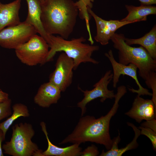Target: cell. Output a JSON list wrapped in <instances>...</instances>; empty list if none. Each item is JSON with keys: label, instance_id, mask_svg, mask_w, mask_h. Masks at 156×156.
<instances>
[{"label": "cell", "instance_id": "cell-1", "mask_svg": "<svg viewBox=\"0 0 156 156\" xmlns=\"http://www.w3.org/2000/svg\"><path fill=\"white\" fill-rule=\"evenodd\" d=\"M124 95L122 91H117L112 108L104 116L97 118L90 115L81 116L73 131L59 144L70 143L80 145L89 142L102 145L107 150L110 149L113 141L109 132L110 121L116 113L119 101Z\"/></svg>", "mask_w": 156, "mask_h": 156}, {"label": "cell", "instance_id": "cell-2", "mask_svg": "<svg viewBox=\"0 0 156 156\" xmlns=\"http://www.w3.org/2000/svg\"><path fill=\"white\" fill-rule=\"evenodd\" d=\"M41 5V20L47 34H58L67 40L79 14L75 2L72 0H45Z\"/></svg>", "mask_w": 156, "mask_h": 156}, {"label": "cell", "instance_id": "cell-3", "mask_svg": "<svg viewBox=\"0 0 156 156\" xmlns=\"http://www.w3.org/2000/svg\"><path fill=\"white\" fill-rule=\"evenodd\" d=\"M86 41V39L83 36L67 40L60 36L49 35L47 43L50 49L46 63L52 61L57 52L62 51L73 60L74 70L76 69L82 63L98 64L99 62L92 58V56L94 52L99 49V47L84 43Z\"/></svg>", "mask_w": 156, "mask_h": 156}, {"label": "cell", "instance_id": "cell-4", "mask_svg": "<svg viewBox=\"0 0 156 156\" xmlns=\"http://www.w3.org/2000/svg\"><path fill=\"white\" fill-rule=\"evenodd\" d=\"M125 38L123 34L115 33L110 39L113 47L118 51V62L125 65L135 64L138 69L140 76L145 81L148 80L156 71V60L142 47H132L127 44Z\"/></svg>", "mask_w": 156, "mask_h": 156}, {"label": "cell", "instance_id": "cell-5", "mask_svg": "<svg viewBox=\"0 0 156 156\" xmlns=\"http://www.w3.org/2000/svg\"><path fill=\"white\" fill-rule=\"evenodd\" d=\"M12 130L10 141L2 146L4 153L12 156H36L40 150L31 140L35 134L32 125L21 122L14 126Z\"/></svg>", "mask_w": 156, "mask_h": 156}, {"label": "cell", "instance_id": "cell-6", "mask_svg": "<svg viewBox=\"0 0 156 156\" xmlns=\"http://www.w3.org/2000/svg\"><path fill=\"white\" fill-rule=\"evenodd\" d=\"M49 48L45 40L36 34L15 50L16 55L21 62L33 66L46 63Z\"/></svg>", "mask_w": 156, "mask_h": 156}, {"label": "cell", "instance_id": "cell-7", "mask_svg": "<svg viewBox=\"0 0 156 156\" xmlns=\"http://www.w3.org/2000/svg\"><path fill=\"white\" fill-rule=\"evenodd\" d=\"M37 33L34 27L25 20L16 25L4 28L0 31V46L6 49H15Z\"/></svg>", "mask_w": 156, "mask_h": 156}, {"label": "cell", "instance_id": "cell-8", "mask_svg": "<svg viewBox=\"0 0 156 156\" xmlns=\"http://www.w3.org/2000/svg\"><path fill=\"white\" fill-rule=\"evenodd\" d=\"M113 73L111 70L107 71L100 80L93 85L94 88L90 90H84L78 87L83 93L84 97L78 102L77 106L81 110V116H83L86 111V105L92 101L98 98H101L100 101L104 102L107 99L114 98L115 94L113 90H110L108 86L112 80Z\"/></svg>", "mask_w": 156, "mask_h": 156}, {"label": "cell", "instance_id": "cell-9", "mask_svg": "<svg viewBox=\"0 0 156 156\" xmlns=\"http://www.w3.org/2000/svg\"><path fill=\"white\" fill-rule=\"evenodd\" d=\"M55 66V70L49 76V81L64 92L72 83L74 62L72 58L63 52L59 56Z\"/></svg>", "mask_w": 156, "mask_h": 156}, {"label": "cell", "instance_id": "cell-10", "mask_svg": "<svg viewBox=\"0 0 156 156\" xmlns=\"http://www.w3.org/2000/svg\"><path fill=\"white\" fill-rule=\"evenodd\" d=\"M105 56L109 61L113 70V86L114 88L116 87L119 81L120 77L121 75H126L133 78L135 81L138 86L137 90L128 88L129 90L133 93L138 94V95L152 96V93L149 92L148 90L143 87L140 83L137 75V66L134 64L130 63L127 65H125L119 63L115 60L113 52L110 49L107 53H105Z\"/></svg>", "mask_w": 156, "mask_h": 156}, {"label": "cell", "instance_id": "cell-11", "mask_svg": "<svg viewBox=\"0 0 156 156\" xmlns=\"http://www.w3.org/2000/svg\"><path fill=\"white\" fill-rule=\"evenodd\" d=\"M89 14L94 18L96 27V33L94 37L95 41L103 45L107 44L111 37L119 28L136 21H121L110 20L107 21L98 16L92 9L88 8Z\"/></svg>", "mask_w": 156, "mask_h": 156}, {"label": "cell", "instance_id": "cell-12", "mask_svg": "<svg viewBox=\"0 0 156 156\" xmlns=\"http://www.w3.org/2000/svg\"><path fill=\"white\" fill-rule=\"evenodd\" d=\"M156 106L151 99H145L137 95L131 108L125 114L140 123L143 120L156 118Z\"/></svg>", "mask_w": 156, "mask_h": 156}, {"label": "cell", "instance_id": "cell-13", "mask_svg": "<svg viewBox=\"0 0 156 156\" xmlns=\"http://www.w3.org/2000/svg\"><path fill=\"white\" fill-rule=\"evenodd\" d=\"M61 91L51 82L41 85L34 97V103L40 107L48 108L57 103L61 96Z\"/></svg>", "mask_w": 156, "mask_h": 156}, {"label": "cell", "instance_id": "cell-14", "mask_svg": "<svg viewBox=\"0 0 156 156\" xmlns=\"http://www.w3.org/2000/svg\"><path fill=\"white\" fill-rule=\"evenodd\" d=\"M21 0H15L7 4L0 1V31L6 27L16 25L21 22L19 12Z\"/></svg>", "mask_w": 156, "mask_h": 156}, {"label": "cell", "instance_id": "cell-15", "mask_svg": "<svg viewBox=\"0 0 156 156\" xmlns=\"http://www.w3.org/2000/svg\"><path fill=\"white\" fill-rule=\"evenodd\" d=\"M42 130L48 142L47 149L42 152L43 156H79L82 154V148L80 144H73L65 147H60L53 144L48 136L46 125L44 122L40 123Z\"/></svg>", "mask_w": 156, "mask_h": 156}, {"label": "cell", "instance_id": "cell-16", "mask_svg": "<svg viewBox=\"0 0 156 156\" xmlns=\"http://www.w3.org/2000/svg\"><path fill=\"white\" fill-rule=\"evenodd\" d=\"M28 8V13L25 20L32 25L38 33L48 43L49 39L48 35L44 30L41 20V5L40 0H26Z\"/></svg>", "mask_w": 156, "mask_h": 156}, {"label": "cell", "instance_id": "cell-17", "mask_svg": "<svg viewBox=\"0 0 156 156\" xmlns=\"http://www.w3.org/2000/svg\"><path fill=\"white\" fill-rule=\"evenodd\" d=\"M127 125L131 127L135 133L134 137L132 141L125 147L119 148L118 144L120 140V133L119 131L118 135L113 139V143L110 149L105 152L103 150L100 156H121L126 152L136 148L138 146L137 142L138 138L140 135V130L133 124L127 122Z\"/></svg>", "mask_w": 156, "mask_h": 156}, {"label": "cell", "instance_id": "cell-18", "mask_svg": "<svg viewBox=\"0 0 156 156\" xmlns=\"http://www.w3.org/2000/svg\"><path fill=\"white\" fill-rule=\"evenodd\" d=\"M125 41L128 45L139 44L143 47L148 52L151 57L156 60V25L142 37L132 39L125 37Z\"/></svg>", "mask_w": 156, "mask_h": 156}, {"label": "cell", "instance_id": "cell-19", "mask_svg": "<svg viewBox=\"0 0 156 156\" xmlns=\"http://www.w3.org/2000/svg\"><path fill=\"white\" fill-rule=\"evenodd\" d=\"M125 7L128 14L121 21H137L138 22L146 21L147 16L151 14H156V6L152 5H141L139 6L126 5Z\"/></svg>", "mask_w": 156, "mask_h": 156}, {"label": "cell", "instance_id": "cell-20", "mask_svg": "<svg viewBox=\"0 0 156 156\" xmlns=\"http://www.w3.org/2000/svg\"><path fill=\"white\" fill-rule=\"evenodd\" d=\"M12 107L13 112L10 116L5 120L0 123V129L3 132L5 137L7 131L15 120L20 117H28L30 116L27 107L23 104L15 103Z\"/></svg>", "mask_w": 156, "mask_h": 156}, {"label": "cell", "instance_id": "cell-21", "mask_svg": "<svg viewBox=\"0 0 156 156\" xmlns=\"http://www.w3.org/2000/svg\"><path fill=\"white\" fill-rule=\"evenodd\" d=\"M94 0H79L75 2L79 12V15L81 19L85 20L86 25H89L91 15L89 14L88 8L92 9Z\"/></svg>", "mask_w": 156, "mask_h": 156}, {"label": "cell", "instance_id": "cell-22", "mask_svg": "<svg viewBox=\"0 0 156 156\" xmlns=\"http://www.w3.org/2000/svg\"><path fill=\"white\" fill-rule=\"evenodd\" d=\"M11 105L12 101L10 99L0 103V121L11 115Z\"/></svg>", "mask_w": 156, "mask_h": 156}, {"label": "cell", "instance_id": "cell-23", "mask_svg": "<svg viewBox=\"0 0 156 156\" xmlns=\"http://www.w3.org/2000/svg\"><path fill=\"white\" fill-rule=\"evenodd\" d=\"M138 128L140 129V135L146 136L150 140L152 144L153 149L156 151V132L149 128L142 126L139 127Z\"/></svg>", "mask_w": 156, "mask_h": 156}, {"label": "cell", "instance_id": "cell-24", "mask_svg": "<svg viewBox=\"0 0 156 156\" xmlns=\"http://www.w3.org/2000/svg\"><path fill=\"white\" fill-rule=\"evenodd\" d=\"M146 85L152 91L151 100L156 106V72L153 73L149 79L145 81Z\"/></svg>", "mask_w": 156, "mask_h": 156}, {"label": "cell", "instance_id": "cell-25", "mask_svg": "<svg viewBox=\"0 0 156 156\" xmlns=\"http://www.w3.org/2000/svg\"><path fill=\"white\" fill-rule=\"evenodd\" d=\"M99 154L98 148L95 145L92 144L82 151L81 156H96Z\"/></svg>", "mask_w": 156, "mask_h": 156}, {"label": "cell", "instance_id": "cell-26", "mask_svg": "<svg viewBox=\"0 0 156 156\" xmlns=\"http://www.w3.org/2000/svg\"><path fill=\"white\" fill-rule=\"evenodd\" d=\"M141 126L149 128L156 132V120L154 118L151 120H146L141 124Z\"/></svg>", "mask_w": 156, "mask_h": 156}, {"label": "cell", "instance_id": "cell-27", "mask_svg": "<svg viewBox=\"0 0 156 156\" xmlns=\"http://www.w3.org/2000/svg\"><path fill=\"white\" fill-rule=\"evenodd\" d=\"M9 99L8 94L3 91L0 88V103L7 100Z\"/></svg>", "mask_w": 156, "mask_h": 156}, {"label": "cell", "instance_id": "cell-28", "mask_svg": "<svg viewBox=\"0 0 156 156\" xmlns=\"http://www.w3.org/2000/svg\"><path fill=\"white\" fill-rule=\"evenodd\" d=\"M141 5H151L156 4V0H138Z\"/></svg>", "mask_w": 156, "mask_h": 156}, {"label": "cell", "instance_id": "cell-29", "mask_svg": "<svg viewBox=\"0 0 156 156\" xmlns=\"http://www.w3.org/2000/svg\"><path fill=\"white\" fill-rule=\"evenodd\" d=\"M5 137L4 136L2 131L0 129V156H3V154L2 151V142L5 140Z\"/></svg>", "mask_w": 156, "mask_h": 156}, {"label": "cell", "instance_id": "cell-30", "mask_svg": "<svg viewBox=\"0 0 156 156\" xmlns=\"http://www.w3.org/2000/svg\"><path fill=\"white\" fill-rule=\"evenodd\" d=\"M45 0H40L41 4L44 3Z\"/></svg>", "mask_w": 156, "mask_h": 156}]
</instances>
